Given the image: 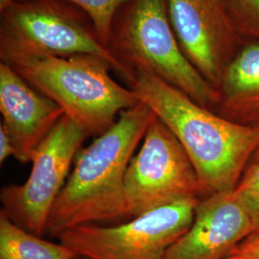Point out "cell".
Returning <instances> with one entry per match:
<instances>
[{
  "label": "cell",
  "instance_id": "1",
  "mask_svg": "<svg viewBox=\"0 0 259 259\" xmlns=\"http://www.w3.org/2000/svg\"><path fill=\"white\" fill-rule=\"evenodd\" d=\"M130 88L185 149L205 197L234 190L258 151L259 128L224 118L149 72L137 71Z\"/></svg>",
  "mask_w": 259,
  "mask_h": 259
},
{
  "label": "cell",
  "instance_id": "2",
  "mask_svg": "<svg viewBox=\"0 0 259 259\" xmlns=\"http://www.w3.org/2000/svg\"><path fill=\"white\" fill-rule=\"evenodd\" d=\"M156 118L139 101L83 149L52 206L46 234L57 237L76 226L125 218L124 185L130 161Z\"/></svg>",
  "mask_w": 259,
  "mask_h": 259
},
{
  "label": "cell",
  "instance_id": "3",
  "mask_svg": "<svg viewBox=\"0 0 259 259\" xmlns=\"http://www.w3.org/2000/svg\"><path fill=\"white\" fill-rule=\"evenodd\" d=\"M7 65L57 103L90 136L106 133L118 114L139 103L131 88L111 78V65L99 56L37 54Z\"/></svg>",
  "mask_w": 259,
  "mask_h": 259
},
{
  "label": "cell",
  "instance_id": "4",
  "mask_svg": "<svg viewBox=\"0 0 259 259\" xmlns=\"http://www.w3.org/2000/svg\"><path fill=\"white\" fill-rule=\"evenodd\" d=\"M109 48L135 73L155 74L216 111L219 92L189 63L171 25L167 0H129L117 13Z\"/></svg>",
  "mask_w": 259,
  "mask_h": 259
},
{
  "label": "cell",
  "instance_id": "5",
  "mask_svg": "<svg viewBox=\"0 0 259 259\" xmlns=\"http://www.w3.org/2000/svg\"><path fill=\"white\" fill-rule=\"evenodd\" d=\"M37 54L99 56L129 85L136 77L103 44L88 15L74 5L63 0H18L0 5L1 63Z\"/></svg>",
  "mask_w": 259,
  "mask_h": 259
},
{
  "label": "cell",
  "instance_id": "6",
  "mask_svg": "<svg viewBox=\"0 0 259 259\" xmlns=\"http://www.w3.org/2000/svg\"><path fill=\"white\" fill-rule=\"evenodd\" d=\"M201 200H183L117 226H76L56 238L83 259H166L192 225Z\"/></svg>",
  "mask_w": 259,
  "mask_h": 259
},
{
  "label": "cell",
  "instance_id": "7",
  "mask_svg": "<svg viewBox=\"0 0 259 259\" xmlns=\"http://www.w3.org/2000/svg\"><path fill=\"white\" fill-rule=\"evenodd\" d=\"M190 158L174 134L156 118L132 157L125 177V218H135L187 199H204Z\"/></svg>",
  "mask_w": 259,
  "mask_h": 259
},
{
  "label": "cell",
  "instance_id": "8",
  "mask_svg": "<svg viewBox=\"0 0 259 259\" xmlns=\"http://www.w3.org/2000/svg\"><path fill=\"white\" fill-rule=\"evenodd\" d=\"M88 137L85 130L65 114L37 149L27 181L2 187L1 211L23 230L38 236L46 234L52 206Z\"/></svg>",
  "mask_w": 259,
  "mask_h": 259
},
{
  "label": "cell",
  "instance_id": "9",
  "mask_svg": "<svg viewBox=\"0 0 259 259\" xmlns=\"http://www.w3.org/2000/svg\"><path fill=\"white\" fill-rule=\"evenodd\" d=\"M178 42L189 63L218 88L246 42L224 0H167Z\"/></svg>",
  "mask_w": 259,
  "mask_h": 259
},
{
  "label": "cell",
  "instance_id": "10",
  "mask_svg": "<svg viewBox=\"0 0 259 259\" xmlns=\"http://www.w3.org/2000/svg\"><path fill=\"white\" fill-rule=\"evenodd\" d=\"M252 234V221L234 190L214 193L199 202L192 225L166 259H226Z\"/></svg>",
  "mask_w": 259,
  "mask_h": 259
},
{
  "label": "cell",
  "instance_id": "11",
  "mask_svg": "<svg viewBox=\"0 0 259 259\" xmlns=\"http://www.w3.org/2000/svg\"><path fill=\"white\" fill-rule=\"evenodd\" d=\"M1 125L9 134L19 162H32L56 124L63 109L27 83L9 65L0 63Z\"/></svg>",
  "mask_w": 259,
  "mask_h": 259
},
{
  "label": "cell",
  "instance_id": "12",
  "mask_svg": "<svg viewBox=\"0 0 259 259\" xmlns=\"http://www.w3.org/2000/svg\"><path fill=\"white\" fill-rule=\"evenodd\" d=\"M215 112L241 126L259 128V42L246 41L217 88Z\"/></svg>",
  "mask_w": 259,
  "mask_h": 259
},
{
  "label": "cell",
  "instance_id": "13",
  "mask_svg": "<svg viewBox=\"0 0 259 259\" xmlns=\"http://www.w3.org/2000/svg\"><path fill=\"white\" fill-rule=\"evenodd\" d=\"M62 243L45 240L12 222L0 210V259H76Z\"/></svg>",
  "mask_w": 259,
  "mask_h": 259
},
{
  "label": "cell",
  "instance_id": "14",
  "mask_svg": "<svg viewBox=\"0 0 259 259\" xmlns=\"http://www.w3.org/2000/svg\"><path fill=\"white\" fill-rule=\"evenodd\" d=\"M18 0H0V5ZM83 11L93 21V26L106 47H109L111 30L119 10L129 0H63Z\"/></svg>",
  "mask_w": 259,
  "mask_h": 259
},
{
  "label": "cell",
  "instance_id": "15",
  "mask_svg": "<svg viewBox=\"0 0 259 259\" xmlns=\"http://www.w3.org/2000/svg\"><path fill=\"white\" fill-rule=\"evenodd\" d=\"M234 193L250 215L253 224L252 235H259V149L235 186Z\"/></svg>",
  "mask_w": 259,
  "mask_h": 259
},
{
  "label": "cell",
  "instance_id": "16",
  "mask_svg": "<svg viewBox=\"0 0 259 259\" xmlns=\"http://www.w3.org/2000/svg\"><path fill=\"white\" fill-rule=\"evenodd\" d=\"M246 41L259 42V0H224Z\"/></svg>",
  "mask_w": 259,
  "mask_h": 259
},
{
  "label": "cell",
  "instance_id": "17",
  "mask_svg": "<svg viewBox=\"0 0 259 259\" xmlns=\"http://www.w3.org/2000/svg\"><path fill=\"white\" fill-rule=\"evenodd\" d=\"M226 259H259V235L242 241Z\"/></svg>",
  "mask_w": 259,
  "mask_h": 259
},
{
  "label": "cell",
  "instance_id": "18",
  "mask_svg": "<svg viewBox=\"0 0 259 259\" xmlns=\"http://www.w3.org/2000/svg\"><path fill=\"white\" fill-rule=\"evenodd\" d=\"M15 156V148L6 129L0 125V162H4L8 157Z\"/></svg>",
  "mask_w": 259,
  "mask_h": 259
},
{
  "label": "cell",
  "instance_id": "19",
  "mask_svg": "<svg viewBox=\"0 0 259 259\" xmlns=\"http://www.w3.org/2000/svg\"><path fill=\"white\" fill-rule=\"evenodd\" d=\"M76 259H83V258H81V257H78V258H76Z\"/></svg>",
  "mask_w": 259,
  "mask_h": 259
}]
</instances>
